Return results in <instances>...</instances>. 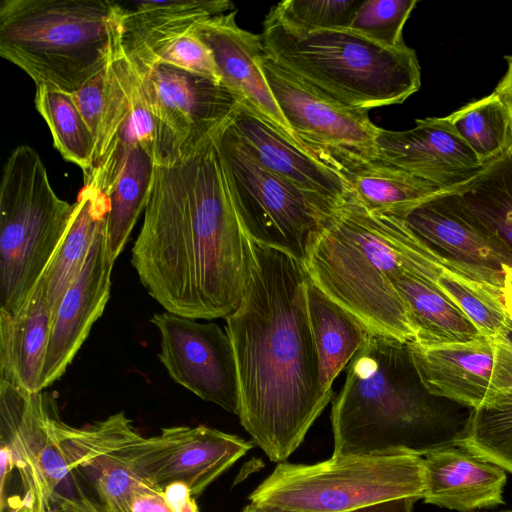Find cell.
I'll return each mask as SVG.
<instances>
[{"label": "cell", "instance_id": "277c9868", "mask_svg": "<svg viewBox=\"0 0 512 512\" xmlns=\"http://www.w3.org/2000/svg\"><path fill=\"white\" fill-rule=\"evenodd\" d=\"M422 385L409 343L372 334L349 362L333 402V455L425 456L453 446L465 426Z\"/></svg>", "mask_w": 512, "mask_h": 512}, {"label": "cell", "instance_id": "9c48e42d", "mask_svg": "<svg viewBox=\"0 0 512 512\" xmlns=\"http://www.w3.org/2000/svg\"><path fill=\"white\" fill-rule=\"evenodd\" d=\"M214 143L247 236L303 262L314 236L341 202L265 169L238 139L230 120L214 134Z\"/></svg>", "mask_w": 512, "mask_h": 512}, {"label": "cell", "instance_id": "7bdbcfd3", "mask_svg": "<svg viewBox=\"0 0 512 512\" xmlns=\"http://www.w3.org/2000/svg\"><path fill=\"white\" fill-rule=\"evenodd\" d=\"M507 70L494 89V93L507 106L512 115V55L506 56Z\"/></svg>", "mask_w": 512, "mask_h": 512}, {"label": "cell", "instance_id": "ab89813d", "mask_svg": "<svg viewBox=\"0 0 512 512\" xmlns=\"http://www.w3.org/2000/svg\"><path fill=\"white\" fill-rule=\"evenodd\" d=\"M54 507L59 512H103L98 504L79 492L72 496L56 495Z\"/></svg>", "mask_w": 512, "mask_h": 512}, {"label": "cell", "instance_id": "44dd1931", "mask_svg": "<svg viewBox=\"0 0 512 512\" xmlns=\"http://www.w3.org/2000/svg\"><path fill=\"white\" fill-rule=\"evenodd\" d=\"M418 377L433 396L448 399L471 410L488 398L494 367L493 338L435 346L409 343Z\"/></svg>", "mask_w": 512, "mask_h": 512}, {"label": "cell", "instance_id": "74e56055", "mask_svg": "<svg viewBox=\"0 0 512 512\" xmlns=\"http://www.w3.org/2000/svg\"><path fill=\"white\" fill-rule=\"evenodd\" d=\"M131 507L133 512H174L165 498L163 489L143 481L133 492Z\"/></svg>", "mask_w": 512, "mask_h": 512}, {"label": "cell", "instance_id": "d590c367", "mask_svg": "<svg viewBox=\"0 0 512 512\" xmlns=\"http://www.w3.org/2000/svg\"><path fill=\"white\" fill-rule=\"evenodd\" d=\"M155 63L168 64L222 83L213 53L195 29L162 48L151 65Z\"/></svg>", "mask_w": 512, "mask_h": 512}, {"label": "cell", "instance_id": "2e32d148", "mask_svg": "<svg viewBox=\"0 0 512 512\" xmlns=\"http://www.w3.org/2000/svg\"><path fill=\"white\" fill-rule=\"evenodd\" d=\"M106 220L52 320L41 372L42 390L64 374L109 300L115 260L107 244Z\"/></svg>", "mask_w": 512, "mask_h": 512}, {"label": "cell", "instance_id": "f6af8a7d", "mask_svg": "<svg viewBox=\"0 0 512 512\" xmlns=\"http://www.w3.org/2000/svg\"><path fill=\"white\" fill-rule=\"evenodd\" d=\"M7 509L9 512H32L27 500L19 496L8 498Z\"/></svg>", "mask_w": 512, "mask_h": 512}, {"label": "cell", "instance_id": "7402d4cb", "mask_svg": "<svg viewBox=\"0 0 512 512\" xmlns=\"http://www.w3.org/2000/svg\"><path fill=\"white\" fill-rule=\"evenodd\" d=\"M119 5L121 46L138 70L150 66L162 48L206 20L235 9L228 0H144Z\"/></svg>", "mask_w": 512, "mask_h": 512}, {"label": "cell", "instance_id": "f35d334b", "mask_svg": "<svg viewBox=\"0 0 512 512\" xmlns=\"http://www.w3.org/2000/svg\"><path fill=\"white\" fill-rule=\"evenodd\" d=\"M163 492L174 512H199L194 496L185 484H169L163 488Z\"/></svg>", "mask_w": 512, "mask_h": 512}, {"label": "cell", "instance_id": "d4e9b609", "mask_svg": "<svg viewBox=\"0 0 512 512\" xmlns=\"http://www.w3.org/2000/svg\"><path fill=\"white\" fill-rule=\"evenodd\" d=\"M511 333V332H510ZM493 338L495 358L486 401L471 410L455 445L512 473V337Z\"/></svg>", "mask_w": 512, "mask_h": 512}, {"label": "cell", "instance_id": "f546056e", "mask_svg": "<svg viewBox=\"0 0 512 512\" xmlns=\"http://www.w3.org/2000/svg\"><path fill=\"white\" fill-rule=\"evenodd\" d=\"M340 172L349 182L352 197L359 203L372 211L401 219L417 205L444 192L379 159L355 163Z\"/></svg>", "mask_w": 512, "mask_h": 512}, {"label": "cell", "instance_id": "ba28073f", "mask_svg": "<svg viewBox=\"0 0 512 512\" xmlns=\"http://www.w3.org/2000/svg\"><path fill=\"white\" fill-rule=\"evenodd\" d=\"M425 494L423 458L332 455L316 464L280 463L249 496L251 503L292 512H348Z\"/></svg>", "mask_w": 512, "mask_h": 512}, {"label": "cell", "instance_id": "d6986e66", "mask_svg": "<svg viewBox=\"0 0 512 512\" xmlns=\"http://www.w3.org/2000/svg\"><path fill=\"white\" fill-rule=\"evenodd\" d=\"M53 427L73 476L75 492L87 496L103 512H133V492L142 480L108 444L101 421L76 428L55 413Z\"/></svg>", "mask_w": 512, "mask_h": 512}, {"label": "cell", "instance_id": "3957f363", "mask_svg": "<svg viewBox=\"0 0 512 512\" xmlns=\"http://www.w3.org/2000/svg\"><path fill=\"white\" fill-rule=\"evenodd\" d=\"M309 279L371 334L411 343L415 330L392 278L409 273L434 287L460 268L422 242L403 219L372 211L352 195L311 241L302 262Z\"/></svg>", "mask_w": 512, "mask_h": 512}, {"label": "cell", "instance_id": "1f68e13d", "mask_svg": "<svg viewBox=\"0 0 512 512\" xmlns=\"http://www.w3.org/2000/svg\"><path fill=\"white\" fill-rule=\"evenodd\" d=\"M447 119L484 167L512 151V115L494 92Z\"/></svg>", "mask_w": 512, "mask_h": 512}, {"label": "cell", "instance_id": "5b68a950", "mask_svg": "<svg viewBox=\"0 0 512 512\" xmlns=\"http://www.w3.org/2000/svg\"><path fill=\"white\" fill-rule=\"evenodd\" d=\"M266 55L323 95L351 108L401 104L421 86L416 52L352 29H296L271 8L261 33Z\"/></svg>", "mask_w": 512, "mask_h": 512}, {"label": "cell", "instance_id": "f1b7e54d", "mask_svg": "<svg viewBox=\"0 0 512 512\" xmlns=\"http://www.w3.org/2000/svg\"><path fill=\"white\" fill-rule=\"evenodd\" d=\"M392 283L407 308L414 343H463L481 335L469 317L429 282L404 272L392 278Z\"/></svg>", "mask_w": 512, "mask_h": 512}, {"label": "cell", "instance_id": "7dc6e473", "mask_svg": "<svg viewBox=\"0 0 512 512\" xmlns=\"http://www.w3.org/2000/svg\"><path fill=\"white\" fill-rule=\"evenodd\" d=\"M500 512H512V509L511 510L500 511Z\"/></svg>", "mask_w": 512, "mask_h": 512}, {"label": "cell", "instance_id": "9a60e30c", "mask_svg": "<svg viewBox=\"0 0 512 512\" xmlns=\"http://www.w3.org/2000/svg\"><path fill=\"white\" fill-rule=\"evenodd\" d=\"M377 159L446 193L458 192L484 169L446 117L417 119L403 131L379 129Z\"/></svg>", "mask_w": 512, "mask_h": 512}, {"label": "cell", "instance_id": "83f0119b", "mask_svg": "<svg viewBox=\"0 0 512 512\" xmlns=\"http://www.w3.org/2000/svg\"><path fill=\"white\" fill-rule=\"evenodd\" d=\"M307 307L319 357L321 386L326 394L332 396L334 380L372 334L358 318L324 293L309 277Z\"/></svg>", "mask_w": 512, "mask_h": 512}, {"label": "cell", "instance_id": "4316f807", "mask_svg": "<svg viewBox=\"0 0 512 512\" xmlns=\"http://www.w3.org/2000/svg\"><path fill=\"white\" fill-rule=\"evenodd\" d=\"M108 212L107 195L94 184L84 183L74 203L69 226L42 275L52 320L66 290L80 272Z\"/></svg>", "mask_w": 512, "mask_h": 512}, {"label": "cell", "instance_id": "7a4b0ae2", "mask_svg": "<svg viewBox=\"0 0 512 512\" xmlns=\"http://www.w3.org/2000/svg\"><path fill=\"white\" fill-rule=\"evenodd\" d=\"M301 261L252 242L242 301L228 315L242 426L274 462L288 458L332 396L321 386Z\"/></svg>", "mask_w": 512, "mask_h": 512}, {"label": "cell", "instance_id": "6da1fadb", "mask_svg": "<svg viewBox=\"0 0 512 512\" xmlns=\"http://www.w3.org/2000/svg\"><path fill=\"white\" fill-rule=\"evenodd\" d=\"M251 252L214 135L188 159L155 165L131 264L167 312L226 318L242 301Z\"/></svg>", "mask_w": 512, "mask_h": 512}, {"label": "cell", "instance_id": "ee69618b", "mask_svg": "<svg viewBox=\"0 0 512 512\" xmlns=\"http://www.w3.org/2000/svg\"><path fill=\"white\" fill-rule=\"evenodd\" d=\"M500 292L505 313L512 324V267L509 265L503 266V285Z\"/></svg>", "mask_w": 512, "mask_h": 512}, {"label": "cell", "instance_id": "52a82bcc", "mask_svg": "<svg viewBox=\"0 0 512 512\" xmlns=\"http://www.w3.org/2000/svg\"><path fill=\"white\" fill-rule=\"evenodd\" d=\"M74 204L53 190L40 155L17 146L0 184V312L15 314L27 301L60 244Z\"/></svg>", "mask_w": 512, "mask_h": 512}, {"label": "cell", "instance_id": "ffe728a7", "mask_svg": "<svg viewBox=\"0 0 512 512\" xmlns=\"http://www.w3.org/2000/svg\"><path fill=\"white\" fill-rule=\"evenodd\" d=\"M230 126L247 151L270 172L335 201L351 196L349 182L339 170L292 142L245 105L237 107Z\"/></svg>", "mask_w": 512, "mask_h": 512}, {"label": "cell", "instance_id": "d6a6232c", "mask_svg": "<svg viewBox=\"0 0 512 512\" xmlns=\"http://www.w3.org/2000/svg\"><path fill=\"white\" fill-rule=\"evenodd\" d=\"M35 106L51 131L54 147L86 174L92 165L95 142L72 95L37 86Z\"/></svg>", "mask_w": 512, "mask_h": 512}, {"label": "cell", "instance_id": "8d00e7d4", "mask_svg": "<svg viewBox=\"0 0 512 512\" xmlns=\"http://www.w3.org/2000/svg\"><path fill=\"white\" fill-rule=\"evenodd\" d=\"M106 86L107 66L71 94L78 111L94 138V142L104 112Z\"/></svg>", "mask_w": 512, "mask_h": 512}, {"label": "cell", "instance_id": "836d02e7", "mask_svg": "<svg viewBox=\"0 0 512 512\" xmlns=\"http://www.w3.org/2000/svg\"><path fill=\"white\" fill-rule=\"evenodd\" d=\"M417 3V0H364L349 29L389 47L403 46V28Z\"/></svg>", "mask_w": 512, "mask_h": 512}, {"label": "cell", "instance_id": "4dcf8cb0", "mask_svg": "<svg viewBox=\"0 0 512 512\" xmlns=\"http://www.w3.org/2000/svg\"><path fill=\"white\" fill-rule=\"evenodd\" d=\"M456 193L483 229L512 256V151L485 166Z\"/></svg>", "mask_w": 512, "mask_h": 512}, {"label": "cell", "instance_id": "ac0fdd59", "mask_svg": "<svg viewBox=\"0 0 512 512\" xmlns=\"http://www.w3.org/2000/svg\"><path fill=\"white\" fill-rule=\"evenodd\" d=\"M236 14L237 10L234 9L214 16L195 31L211 49L222 84L241 104L303 148L278 107L264 76L261 63L265 49L261 34L241 28L236 22Z\"/></svg>", "mask_w": 512, "mask_h": 512}, {"label": "cell", "instance_id": "4fadbf2b", "mask_svg": "<svg viewBox=\"0 0 512 512\" xmlns=\"http://www.w3.org/2000/svg\"><path fill=\"white\" fill-rule=\"evenodd\" d=\"M54 414L46 394L0 381V440L11 451L32 512H52L55 496L72 495L75 487L54 431Z\"/></svg>", "mask_w": 512, "mask_h": 512}, {"label": "cell", "instance_id": "484cf974", "mask_svg": "<svg viewBox=\"0 0 512 512\" xmlns=\"http://www.w3.org/2000/svg\"><path fill=\"white\" fill-rule=\"evenodd\" d=\"M154 167L141 146L131 145L98 182L92 183L108 197L106 237L114 260L123 251L139 215L145 210Z\"/></svg>", "mask_w": 512, "mask_h": 512}, {"label": "cell", "instance_id": "7c38bea8", "mask_svg": "<svg viewBox=\"0 0 512 512\" xmlns=\"http://www.w3.org/2000/svg\"><path fill=\"white\" fill-rule=\"evenodd\" d=\"M137 71L159 128L160 166L196 154L241 104L222 83L168 64Z\"/></svg>", "mask_w": 512, "mask_h": 512}, {"label": "cell", "instance_id": "b9f144b4", "mask_svg": "<svg viewBox=\"0 0 512 512\" xmlns=\"http://www.w3.org/2000/svg\"><path fill=\"white\" fill-rule=\"evenodd\" d=\"M15 468L14 460L9 448L1 444L0 448V508L1 512L7 507L6 485L9 482L10 475Z\"/></svg>", "mask_w": 512, "mask_h": 512}, {"label": "cell", "instance_id": "bcb514c9", "mask_svg": "<svg viewBox=\"0 0 512 512\" xmlns=\"http://www.w3.org/2000/svg\"><path fill=\"white\" fill-rule=\"evenodd\" d=\"M242 512H292V511H286V510H281V509H277V508H273V507H269V506L251 503V504L247 505Z\"/></svg>", "mask_w": 512, "mask_h": 512}, {"label": "cell", "instance_id": "e0dca14e", "mask_svg": "<svg viewBox=\"0 0 512 512\" xmlns=\"http://www.w3.org/2000/svg\"><path fill=\"white\" fill-rule=\"evenodd\" d=\"M407 227L439 255L484 276L501 290L512 256L478 223L458 193H440L411 209Z\"/></svg>", "mask_w": 512, "mask_h": 512}, {"label": "cell", "instance_id": "60d3db41", "mask_svg": "<svg viewBox=\"0 0 512 512\" xmlns=\"http://www.w3.org/2000/svg\"><path fill=\"white\" fill-rule=\"evenodd\" d=\"M415 501L417 499L413 497L395 498L362 506L348 512H412Z\"/></svg>", "mask_w": 512, "mask_h": 512}, {"label": "cell", "instance_id": "603a6c76", "mask_svg": "<svg viewBox=\"0 0 512 512\" xmlns=\"http://www.w3.org/2000/svg\"><path fill=\"white\" fill-rule=\"evenodd\" d=\"M427 504L471 512L504 503L507 476L501 467L453 445L423 458Z\"/></svg>", "mask_w": 512, "mask_h": 512}, {"label": "cell", "instance_id": "5bb4252c", "mask_svg": "<svg viewBox=\"0 0 512 512\" xmlns=\"http://www.w3.org/2000/svg\"><path fill=\"white\" fill-rule=\"evenodd\" d=\"M151 322L160 333L158 356L170 377L201 399L238 415V370L227 332L216 323H199L167 311L155 313Z\"/></svg>", "mask_w": 512, "mask_h": 512}, {"label": "cell", "instance_id": "8fae6325", "mask_svg": "<svg viewBox=\"0 0 512 512\" xmlns=\"http://www.w3.org/2000/svg\"><path fill=\"white\" fill-rule=\"evenodd\" d=\"M261 66L278 107L306 151L339 171L377 159L380 127L371 121L368 110L351 108L323 95L266 53Z\"/></svg>", "mask_w": 512, "mask_h": 512}, {"label": "cell", "instance_id": "30bf717a", "mask_svg": "<svg viewBox=\"0 0 512 512\" xmlns=\"http://www.w3.org/2000/svg\"><path fill=\"white\" fill-rule=\"evenodd\" d=\"M108 444L142 481L163 489L183 483L193 496L251 449L242 438L204 425L164 428L141 436L120 412L102 420Z\"/></svg>", "mask_w": 512, "mask_h": 512}, {"label": "cell", "instance_id": "e575fe53", "mask_svg": "<svg viewBox=\"0 0 512 512\" xmlns=\"http://www.w3.org/2000/svg\"><path fill=\"white\" fill-rule=\"evenodd\" d=\"M360 0H286L272 7L290 26L304 31L349 28Z\"/></svg>", "mask_w": 512, "mask_h": 512}, {"label": "cell", "instance_id": "8992f818", "mask_svg": "<svg viewBox=\"0 0 512 512\" xmlns=\"http://www.w3.org/2000/svg\"><path fill=\"white\" fill-rule=\"evenodd\" d=\"M119 2L2 0L0 55L37 86L72 94L121 46Z\"/></svg>", "mask_w": 512, "mask_h": 512}, {"label": "cell", "instance_id": "cb8c5ba5", "mask_svg": "<svg viewBox=\"0 0 512 512\" xmlns=\"http://www.w3.org/2000/svg\"><path fill=\"white\" fill-rule=\"evenodd\" d=\"M52 325L41 276L15 314L0 312V381L24 391L41 392V372Z\"/></svg>", "mask_w": 512, "mask_h": 512}]
</instances>
